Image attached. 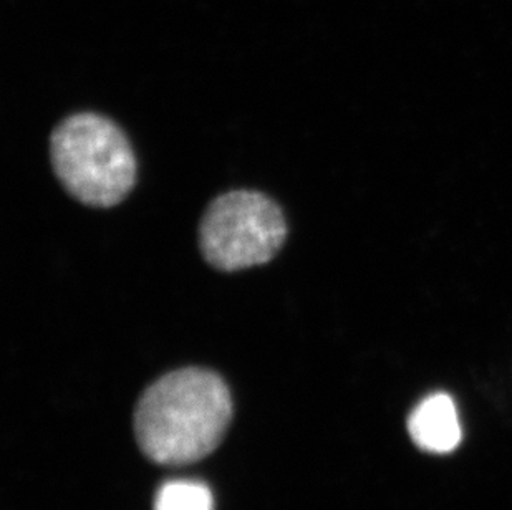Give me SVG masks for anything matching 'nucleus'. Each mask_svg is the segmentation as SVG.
<instances>
[{"instance_id": "20e7f679", "label": "nucleus", "mask_w": 512, "mask_h": 510, "mask_svg": "<svg viewBox=\"0 0 512 510\" xmlns=\"http://www.w3.org/2000/svg\"><path fill=\"white\" fill-rule=\"evenodd\" d=\"M408 431L418 448L428 453H451L463 438L455 401L446 393L426 396L411 411Z\"/></svg>"}, {"instance_id": "f03ea898", "label": "nucleus", "mask_w": 512, "mask_h": 510, "mask_svg": "<svg viewBox=\"0 0 512 510\" xmlns=\"http://www.w3.org/2000/svg\"><path fill=\"white\" fill-rule=\"evenodd\" d=\"M58 181L85 206L120 204L136 183V158L125 133L98 113L68 116L50 136Z\"/></svg>"}, {"instance_id": "f257e3e1", "label": "nucleus", "mask_w": 512, "mask_h": 510, "mask_svg": "<svg viewBox=\"0 0 512 510\" xmlns=\"http://www.w3.org/2000/svg\"><path fill=\"white\" fill-rule=\"evenodd\" d=\"M232 398L221 376L204 368L171 371L141 395L135 434L146 458L183 466L206 458L223 441Z\"/></svg>"}, {"instance_id": "39448f33", "label": "nucleus", "mask_w": 512, "mask_h": 510, "mask_svg": "<svg viewBox=\"0 0 512 510\" xmlns=\"http://www.w3.org/2000/svg\"><path fill=\"white\" fill-rule=\"evenodd\" d=\"M155 510H214L213 492L198 481H171L156 494Z\"/></svg>"}, {"instance_id": "7ed1b4c3", "label": "nucleus", "mask_w": 512, "mask_h": 510, "mask_svg": "<svg viewBox=\"0 0 512 510\" xmlns=\"http://www.w3.org/2000/svg\"><path fill=\"white\" fill-rule=\"evenodd\" d=\"M287 239L284 212L259 191H229L209 204L199 224L204 259L223 272L271 262Z\"/></svg>"}]
</instances>
